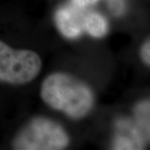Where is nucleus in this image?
<instances>
[{
  "mask_svg": "<svg viewBox=\"0 0 150 150\" xmlns=\"http://www.w3.org/2000/svg\"><path fill=\"white\" fill-rule=\"evenodd\" d=\"M40 94L48 106L74 119L85 117L94 103L91 88L82 81L64 73L48 75L43 81Z\"/></svg>",
  "mask_w": 150,
  "mask_h": 150,
  "instance_id": "nucleus-1",
  "label": "nucleus"
},
{
  "mask_svg": "<svg viewBox=\"0 0 150 150\" xmlns=\"http://www.w3.org/2000/svg\"><path fill=\"white\" fill-rule=\"evenodd\" d=\"M69 144L64 129L51 119L38 117L22 129L13 141V149L20 150H61Z\"/></svg>",
  "mask_w": 150,
  "mask_h": 150,
  "instance_id": "nucleus-2",
  "label": "nucleus"
},
{
  "mask_svg": "<svg viewBox=\"0 0 150 150\" xmlns=\"http://www.w3.org/2000/svg\"><path fill=\"white\" fill-rule=\"evenodd\" d=\"M41 68L42 60L37 53L13 49L0 40V82L26 84L37 77Z\"/></svg>",
  "mask_w": 150,
  "mask_h": 150,
  "instance_id": "nucleus-3",
  "label": "nucleus"
},
{
  "mask_svg": "<svg viewBox=\"0 0 150 150\" xmlns=\"http://www.w3.org/2000/svg\"><path fill=\"white\" fill-rule=\"evenodd\" d=\"M87 12L72 4L60 7L54 19L56 26L62 35L69 39L79 38L84 32V18Z\"/></svg>",
  "mask_w": 150,
  "mask_h": 150,
  "instance_id": "nucleus-4",
  "label": "nucleus"
},
{
  "mask_svg": "<svg viewBox=\"0 0 150 150\" xmlns=\"http://www.w3.org/2000/svg\"><path fill=\"white\" fill-rule=\"evenodd\" d=\"M118 129L112 144L114 149H141L149 141L135 123L133 125L129 121H119Z\"/></svg>",
  "mask_w": 150,
  "mask_h": 150,
  "instance_id": "nucleus-5",
  "label": "nucleus"
},
{
  "mask_svg": "<svg viewBox=\"0 0 150 150\" xmlns=\"http://www.w3.org/2000/svg\"><path fill=\"white\" fill-rule=\"evenodd\" d=\"M108 23L105 17L97 12H87L84 18V31L90 36L100 38L107 34Z\"/></svg>",
  "mask_w": 150,
  "mask_h": 150,
  "instance_id": "nucleus-6",
  "label": "nucleus"
},
{
  "mask_svg": "<svg viewBox=\"0 0 150 150\" xmlns=\"http://www.w3.org/2000/svg\"><path fill=\"white\" fill-rule=\"evenodd\" d=\"M135 124L144 137L149 139V101L139 103L134 109Z\"/></svg>",
  "mask_w": 150,
  "mask_h": 150,
  "instance_id": "nucleus-7",
  "label": "nucleus"
},
{
  "mask_svg": "<svg viewBox=\"0 0 150 150\" xmlns=\"http://www.w3.org/2000/svg\"><path fill=\"white\" fill-rule=\"evenodd\" d=\"M109 10L116 17H120L126 12V0H107Z\"/></svg>",
  "mask_w": 150,
  "mask_h": 150,
  "instance_id": "nucleus-8",
  "label": "nucleus"
},
{
  "mask_svg": "<svg viewBox=\"0 0 150 150\" xmlns=\"http://www.w3.org/2000/svg\"><path fill=\"white\" fill-rule=\"evenodd\" d=\"M141 57L146 64L150 65V42L146 41L141 48Z\"/></svg>",
  "mask_w": 150,
  "mask_h": 150,
  "instance_id": "nucleus-9",
  "label": "nucleus"
},
{
  "mask_svg": "<svg viewBox=\"0 0 150 150\" xmlns=\"http://www.w3.org/2000/svg\"><path fill=\"white\" fill-rule=\"evenodd\" d=\"M98 1V0H71L70 4L81 9H86L88 7L95 4Z\"/></svg>",
  "mask_w": 150,
  "mask_h": 150,
  "instance_id": "nucleus-10",
  "label": "nucleus"
}]
</instances>
